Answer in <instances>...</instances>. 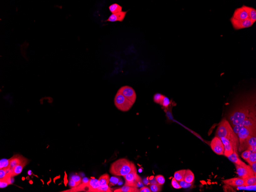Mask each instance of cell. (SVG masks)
Masks as SVG:
<instances>
[{
    "label": "cell",
    "instance_id": "1",
    "mask_svg": "<svg viewBox=\"0 0 256 192\" xmlns=\"http://www.w3.org/2000/svg\"><path fill=\"white\" fill-rule=\"evenodd\" d=\"M245 103L242 104L231 114L230 120L231 126L241 124L246 119L250 118H256L255 102L254 96L247 98Z\"/></svg>",
    "mask_w": 256,
    "mask_h": 192
},
{
    "label": "cell",
    "instance_id": "2",
    "mask_svg": "<svg viewBox=\"0 0 256 192\" xmlns=\"http://www.w3.org/2000/svg\"><path fill=\"white\" fill-rule=\"evenodd\" d=\"M216 136L223 137L229 141L233 146L234 152L237 153L239 141L238 137L234 132L231 125L228 120L223 119L218 125Z\"/></svg>",
    "mask_w": 256,
    "mask_h": 192
},
{
    "label": "cell",
    "instance_id": "3",
    "mask_svg": "<svg viewBox=\"0 0 256 192\" xmlns=\"http://www.w3.org/2000/svg\"><path fill=\"white\" fill-rule=\"evenodd\" d=\"M136 168L132 161L125 158H122L111 164L109 173L114 176H123L129 174Z\"/></svg>",
    "mask_w": 256,
    "mask_h": 192
},
{
    "label": "cell",
    "instance_id": "4",
    "mask_svg": "<svg viewBox=\"0 0 256 192\" xmlns=\"http://www.w3.org/2000/svg\"><path fill=\"white\" fill-rule=\"evenodd\" d=\"M234 132L238 137L240 148H245L246 142L251 136L256 135V130L245 128L242 124L232 126Z\"/></svg>",
    "mask_w": 256,
    "mask_h": 192
},
{
    "label": "cell",
    "instance_id": "5",
    "mask_svg": "<svg viewBox=\"0 0 256 192\" xmlns=\"http://www.w3.org/2000/svg\"><path fill=\"white\" fill-rule=\"evenodd\" d=\"M114 103L118 109L124 112L129 111L134 104L118 91L114 98Z\"/></svg>",
    "mask_w": 256,
    "mask_h": 192
},
{
    "label": "cell",
    "instance_id": "6",
    "mask_svg": "<svg viewBox=\"0 0 256 192\" xmlns=\"http://www.w3.org/2000/svg\"><path fill=\"white\" fill-rule=\"evenodd\" d=\"M123 177L125 180V185L139 188L143 185L142 179L137 174L136 168Z\"/></svg>",
    "mask_w": 256,
    "mask_h": 192
},
{
    "label": "cell",
    "instance_id": "7",
    "mask_svg": "<svg viewBox=\"0 0 256 192\" xmlns=\"http://www.w3.org/2000/svg\"><path fill=\"white\" fill-rule=\"evenodd\" d=\"M237 172L239 178L245 179L255 176L251 167L246 164L243 165H238L235 164Z\"/></svg>",
    "mask_w": 256,
    "mask_h": 192
},
{
    "label": "cell",
    "instance_id": "8",
    "mask_svg": "<svg viewBox=\"0 0 256 192\" xmlns=\"http://www.w3.org/2000/svg\"><path fill=\"white\" fill-rule=\"evenodd\" d=\"M230 20L234 29L235 30L250 28L254 24L249 18L245 20H237L231 18Z\"/></svg>",
    "mask_w": 256,
    "mask_h": 192
},
{
    "label": "cell",
    "instance_id": "9",
    "mask_svg": "<svg viewBox=\"0 0 256 192\" xmlns=\"http://www.w3.org/2000/svg\"><path fill=\"white\" fill-rule=\"evenodd\" d=\"M118 91L122 93L133 103H135L136 99V93L131 87L128 86L121 87Z\"/></svg>",
    "mask_w": 256,
    "mask_h": 192
},
{
    "label": "cell",
    "instance_id": "10",
    "mask_svg": "<svg viewBox=\"0 0 256 192\" xmlns=\"http://www.w3.org/2000/svg\"><path fill=\"white\" fill-rule=\"evenodd\" d=\"M211 147L212 150L218 155L224 154V145L219 138L216 136L213 139L211 142Z\"/></svg>",
    "mask_w": 256,
    "mask_h": 192
},
{
    "label": "cell",
    "instance_id": "11",
    "mask_svg": "<svg viewBox=\"0 0 256 192\" xmlns=\"http://www.w3.org/2000/svg\"><path fill=\"white\" fill-rule=\"evenodd\" d=\"M223 183L225 184L233 186H245V179L240 178H234L231 179L223 180Z\"/></svg>",
    "mask_w": 256,
    "mask_h": 192
},
{
    "label": "cell",
    "instance_id": "12",
    "mask_svg": "<svg viewBox=\"0 0 256 192\" xmlns=\"http://www.w3.org/2000/svg\"><path fill=\"white\" fill-rule=\"evenodd\" d=\"M27 159L22 155H19V154L14 155L13 157L9 159V165L8 167L12 170L15 166L21 164L23 161L26 160Z\"/></svg>",
    "mask_w": 256,
    "mask_h": 192
},
{
    "label": "cell",
    "instance_id": "13",
    "mask_svg": "<svg viewBox=\"0 0 256 192\" xmlns=\"http://www.w3.org/2000/svg\"><path fill=\"white\" fill-rule=\"evenodd\" d=\"M232 18L237 20H243L248 18V16L246 12L240 7L235 9Z\"/></svg>",
    "mask_w": 256,
    "mask_h": 192
},
{
    "label": "cell",
    "instance_id": "14",
    "mask_svg": "<svg viewBox=\"0 0 256 192\" xmlns=\"http://www.w3.org/2000/svg\"><path fill=\"white\" fill-rule=\"evenodd\" d=\"M127 11H121L119 13H113L109 17V18L105 21L110 22H115L119 21L122 22L123 21L125 18L126 14L127 13Z\"/></svg>",
    "mask_w": 256,
    "mask_h": 192
},
{
    "label": "cell",
    "instance_id": "15",
    "mask_svg": "<svg viewBox=\"0 0 256 192\" xmlns=\"http://www.w3.org/2000/svg\"><path fill=\"white\" fill-rule=\"evenodd\" d=\"M220 139H221L224 145V152L223 154L228 157L234 152L233 146L229 141L227 140L224 138L221 137Z\"/></svg>",
    "mask_w": 256,
    "mask_h": 192
},
{
    "label": "cell",
    "instance_id": "16",
    "mask_svg": "<svg viewBox=\"0 0 256 192\" xmlns=\"http://www.w3.org/2000/svg\"><path fill=\"white\" fill-rule=\"evenodd\" d=\"M88 185L90 192H100V186L98 184V180L95 178H91L89 180Z\"/></svg>",
    "mask_w": 256,
    "mask_h": 192
},
{
    "label": "cell",
    "instance_id": "17",
    "mask_svg": "<svg viewBox=\"0 0 256 192\" xmlns=\"http://www.w3.org/2000/svg\"><path fill=\"white\" fill-rule=\"evenodd\" d=\"M246 147L248 150L251 152H256V135L251 136L247 139L246 142L245 148Z\"/></svg>",
    "mask_w": 256,
    "mask_h": 192
},
{
    "label": "cell",
    "instance_id": "18",
    "mask_svg": "<svg viewBox=\"0 0 256 192\" xmlns=\"http://www.w3.org/2000/svg\"><path fill=\"white\" fill-rule=\"evenodd\" d=\"M244 10L246 12L248 15V18H250L252 23H255L256 21V10L255 8L243 5L242 7Z\"/></svg>",
    "mask_w": 256,
    "mask_h": 192
},
{
    "label": "cell",
    "instance_id": "19",
    "mask_svg": "<svg viewBox=\"0 0 256 192\" xmlns=\"http://www.w3.org/2000/svg\"><path fill=\"white\" fill-rule=\"evenodd\" d=\"M242 124L245 128L256 130V118H247L242 122Z\"/></svg>",
    "mask_w": 256,
    "mask_h": 192
},
{
    "label": "cell",
    "instance_id": "20",
    "mask_svg": "<svg viewBox=\"0 0 256 192\" xmlns=\"http://www.w3.org/2000/svg\"><path fill=\"white\" fill-rule=\"evenodd\" d=\"M27 160L28 159H27L21 164L17 165L14 169L12 170L11 172L12 176L13 177L18 175L22 172L23 168L27 164V161H28Z\"/></svg>",
    "mask_w": 256,
    "mask_h": 192
},
{
    "label": "cell",
    "instance_id": "21",
    "mask_svg": "<svg viewBox=\"0 0 256 192\" xmlns=\"http://www.w3.org/2000/svg\"><path fill=\"white\" fill-rule=\"evenodd\" d=\"M110 176L107 173L102 175L98 179L99 185L100 187H103L109 185L110 182Z\"/></svg>",
    "mask_w": 256,
    "mask_h": 192
},
{
    "label": "cell",
    "instance_id": "22",
    "mask_svg": "<svg viewBox=\"0 0 256 192\" xmlns=\"http://www.w3.org/2000/svg\"><path fill=\"white\" fill-rule=\"evenodd\" d=\"M114 192H139V189L136 187L125 185L122 187L117 189Z\"/></svg>",
    "mask_w": 256,
    "mask_h": 192
},
{
    "label": "cell",
    "instance_id": "23",
    "mask_svg": "<svg viewBox=\"0 0 256 192\" xmlns=\"http://www.w3.org/2000/svg\"><path fill=\"white\" fill-rule=\"evenodd\" d=\"M227 157L230 161L238 165H243L246 164L245 163L240 160L238 157V154L236 152H234L233 154H230Z\"/></svg>",
    "mask_w": 256,
    "mask_h": 192
},
{
    "label": "cell",
    "instance_id": "24",
    "mask_svg": "<svg viewBox=\"0 0 256 192\" xmlns=\"http://www.w3.org/2000/svg\"><path fill=\"white\" fill-rule=\"evenodd\" d=\"M194 173L190 169L186 170L184 180L188 183H192L194 181Z\"/></svg>",
    "mask_w": 256,
    "mask_h": 192
},
{
    "label": "cell",
    "instance_id": "25",
    "mask_svg": "<svg viewBox=\"0 0 256 192\" xmlns=\"http://www.w3.org/2000/svg\"><path fill=\"white\" fill-rule=\"evenodd\" d=\"M186 172V169H182L175 172L174 175V177L178 182L183 181L184 180Z\"/></svg>",
    "mask_w": 256,
    "mask_h": 192
},
{
    "label": "cell",
    "instance_id": "26",
    "mask_svg": "<svg viewBox=\"0 0 256 192\" xmlns=\"http://www.w3.org/2000/svg\"><path fill=\"white\" fill-rule=\"evenodd\" d=\"M109 11L112 13H115L122 11V7L118 4L115 3L109 7Z\"/></svg>",
    "mask_w": 256,
    "mask_h": 192
},
{
    "label": "cell",
    "instance_id": "27",
    "mask_svg": "<svg viewBox=\"0 0 256 192\" xmlns=\"http://www.w3.org/2000/svg\"><path fill=\"white\" fill-rule=\"evenodd\" d=\"M256 176H253L245 179V186H252L256 185Z\"/></svg>",
    "mask_w": 256,
    "mask_h": 192
},
{
    "label": "cell",
    "instance_id": "28",
    "mask_svg": "<svg viewBox=\"0 0 256 192\" xmlns=\"http://www.w3.org/2000/svg\"><path fill=\"white\" fill-rule=\"evenodd\" d=\"M122 179L119 176H113L111 177L110 179V182H109V186H115V185L118 184L122 181Z\"/></svg>",
    "mask_w": 256,
    "mask_h": 192
},
{
    "label": "cell",
    "instance_id": "29",
    "mask_svg": "<svg viewBox=\"0 0 256 192\" xmlns=\"http://www.w3.org/2000/svg\"><path fill=\"white\" fill-rule=\"evenodd\" d=\"M151 191L152 192H159L161 191V185L158 183L155 184H151L150 186Z\"/></svg>",
    "mask_w": 256,
    "mask_h": 192
},
{
    "label": "cell",
    "instance_id": "30",
    "mask_svg": "<svg viewBox=\"0 0 256 192\" xmlns=\"http://www.w3.org/2000/svg\"><path fill=\"white\" fill-rule=\"evenodd\" d=\"M164 96L160 94V93H156V94H155L154 95V96H153V101H154L155 103L159 104H160Z\"/></svg>",
    "mask_w": 256,
    "mask_h": 192
},
{
    "label": "cell",
    "instance_id": "31",
    "mask_svg": "<svg viewBox=\"0 0 256 192\" xmlns=\"http://www.w3.org/2000/svg\"><path fill=\"white\" fill-rule=\"evenodd\" d=\"M9 165V159H3L0 162V169L8 167Z\"/></svg>",
    "mask_w": 256,
    "mask_h": 192
},
{
    "label": "cell",
    "instance_id": "32",
    "mask_svg": "<svg viewBox=\"0 0 256 192\" xmlns=\"http://www.w3.org/2000/svg\"><path fill=\"white\" fill-rule=\"evenodd\" d=\"M249 164H251L252 163L256 162V153L251 152L249 156L248 159L246 161Z\"/></svg>",
    "mask_w": 256,
    "mask_h": 192
},
{
    "label": "cell",
    "instance_id": "33",
    "mask_svg": "<svg viewBox=\"0 0 256 192\" xmlns=\"http://www.w3.org/2000/svg\"><path fill=\"white\" fill-rule=\"evenodd\" d=\"M155 179L158 183L160 185H163L164 184L165 182V179L163 175H158L155 177Z\"/></svg>",
    "mask_w": 256,
    "mask_h": 192
},
{
    "label": "cell",
    "instance_id": "34",
    "mask_svg": "<svg viewBox=\"0 0 256 192\" xmlns=\"http://www.w3.org/2000/svg\"><path fill=\"white\" fill-rule=\"evenodd\" d=\"M170 104V102L169 99L166 96H164L163 97V99L162 100L161 104H160V105L165 107V108H167L169 106Z\"/></svg>",
    "mask_w": 256,
    "mask_h": 192
},
{
    "label": "cell",
    "instance_id": "35",
    "mask_svg": "<svg viewBox=\"0 0 256 192\" xmlns=\"http://www.w3.org/2000/svg\"><path fill=\"white\" fill-rule=\"evenodd\" d=\"M69 179L72 180L73 181L75 182L76 183H78V184H80L82 181V178L79 175H78L74 174Z\"/></svg>",
    "mask_w": 256,
    "mask_h": 192
},
{
    "label": "cell",
    "instance_id": "36",
    "mask_svg": "<svg viewBox=\"0 0 256 192\" xmlns=\"http://www.w3.org/2000/svg\"><path fill=\"white\" fill-rule=\"evenodd\" d=\"M179 184L182 188H187L192 186V183H188L184 180L179 182Z\"/></svg>",
    "mask_w": 256,
    "mask_h": 192
},
{
    "label": "cell",
    "instance_id": "37",
    "mask_svg": "<svg viewBox=\"0 0 256 192\" xmlns=\"http://www.w3.org/2000/svg\"><path fill=\"white\" fill-rule=\"evenodd\" d=\"M171 183L172 186H173L174 188L177 189H179L182 188L178 181L175 179V178L174 177L173 179H172Z\"/></svg>",
    "mask_w": 256,
    "mask_h": 192
},
{
    "label": "cell",
    "instance_id": "38",
    "mask_svg": "<svg viewBox=\"0 0 256 192\" xmlns=\"http://www.w3.org/2000/svg\"><path fill=\"white\" fill-rule=\"evenodd\" d=\"M251 151L250 150H247L242 153L241 157L247 161L249 158L250 154L251 153Z\"/></svg>",
    "mask_w": 256,
    "mask_h": 192
},
{
    "label": "cell",
    "instance_id": "39",
    "mask_svg": "<svg viewBox=\"0 0 256 192\" xmlns=\"http://www.w3.org/2000/svg\"><path fill=\"white\" fill-rule=\"evenodd\" d=\"M0 188H4L7 186L8 185H9L8 182L6 181V180L4 179H1L0 180Z\"/></svg>",
    "mask_w": 256,
    "mask_h": 192
},
{
    "label": "cell",
    "instance_id": "40",
    "mask_svg": "<svg viewBox=\"0 0 256 192\" xmlns=\"http://www.w3.org/2000/svg\"><path fill=\"white\" fill-rule=\"evenodd\" d=\"M223 188L224 192H233V189L229 185L226 184Z\"/></svg>",
    "mask_w": 256,
    "mask_h": 192
},
{
    "label": "cell",
    "instance_id": "41",
    "mask_svg": "<svg viewBox=\"0 0 256 192\" xmlns=\"http://www.w3.org/2000/svg\"><path fill=\"white\" fill-rule=\"evenodd\" d=\"M68 184H69V186L71 188H74L79 185L78 183H77L73 181L72 180L70 179H69Z\"/></svg>",
    "mask_w": 256,
    "mask_h": 192
},
{
    "label": "cell",
    "instance_id": "42",
    "mask_svg": "<svg viewBox=\"0 0 256 192\" xmlns=\"http://www.w3.org/2000/svg\"><path fill=\"white\" fill-rule=\"evenodd\" d=\"M140 192H151V189L147 187H142L139 189Z\"/></svg>",
    "mask_w": 256,
    "mask_h": 192
},
{
    "label": "cell",
    "instance_id": "43",
    "mask_svg": "<svg viewBox=\"0 0 256 192\" xmlns=\"http://www.w3.org/2000/svg\"><path fill=\"white\" fill-rule=\"evenodd\" d=\"M250 165L254 174L256 176V162L252 163V164H250Z\"/></svg>",
    "mask_w": 256,
    "mask_h": 192
},
{
    "label": "cell",
    "instance_id": "44",
    "mask_svg": "<svg viewBox=\"0 0 256 192\" xmlns=\"http://www.w3.org/2000/svg\"><path fill=\"white\" fill-rule=\"evenodd\" d=\"M152 179H151V184H155L158 183L155 178H153Z\"/></svg>",
    "mask_w": 256,
    "mask_h": 192
}]
</instances>
